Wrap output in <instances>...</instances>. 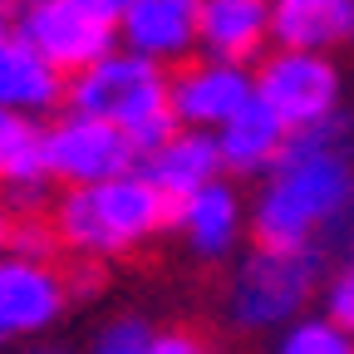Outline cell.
<instances>
[{"instance_id":"cell-1","label":"cell","mask_w":354,"mask_h":354,"mask_svg":"<svg viewBox=\"0 0 354 354\" xmlns=\"http://www.w3.org/2000/svg\"><path fill=\"white\" fill-rule=\"evenodd\" d=\"M344 118H330L325 128L295 133L281 162L271 167V187L261 192L251 216V241L261 256H300L315 251V236L325 221H335L354 202V167L344 158Z\"/></svg>"},{"instance_id":"cell-2","label":"cell","mask_w":354,"mask_h":354,"mask_svg":"<svg viewBox=\"0 0 354 354\" xmlns=\"http://www.w3.org/2000/svg\"><path fill=\"white\" fill-rule=\"evenodd\" d=\"M172 202L148 183L143 172H123L99 187H69L50 207V227L64 246V256H128L158 232L172 227Z\"/></svg>"},{"instance_id":"cell-3","label":"cell","mask_w":354,"mask_h":354,"mask_svg":"<svg viewBox=\"0 0 354 354\" xmlns=\"http://www.w3.org/2000/svg\"><path fill=\"white\" fill-rule=\"evenodd\" d=\"M64 104L79 118L113 123L138 158H153L167 138H177L167 74L138 55H109L104 64L74 74L64 84Z\"/></svg>"},{"instance_id":"cell-4","label":"cell","mask_w":354,"mask_h":354,"mask_svg":"<svg viewBox=\"0 0 354 354\" xmlns=\"http://www.w3.org/2000/svg\"><path fill=\"white\" fill-rule=\"evenodd\" d=\"M123 6L113 0H35L15 10V39L44 55L59 74H84L113 55Z\"/></svg>"},{"instance_id":"cell-5","label":"cell","mask_w":354,"mask_h":354,"mask_svg":"<svg viewBox=\"0 0 354 354\" xmlns=\"http://www.w3.org/2000/svg\"><path fill=\"white\" fill-rule=\"evenodd\" d=\"M320 286V251L300 256H261L251 251L227 286V315L241 330H271L290 320Z\"/></svg>"},{"instance_id":"cell-6","label":"cell","mask_w":354,"mask_h":354,"mask_svg":"<svg viewBox=\"0 0 354 354\" xmlns=\"http://www.w3.org/2000/svg\"><path fill=\"white\" fill-rule=\"evenodd\" d=\"M256 99L271 109L290 133H310L325 128L330 118H339V69L325 55H295V50H276L261 59L256 74Z\"/></svg>"},{"instance_id":"cell-7","label":"cell","mask_w":354,"mask_h":354,"mask_svg":"<svg viewBox=\"0 0 354 354\" xmlns=\"http://www.w3.org/2000/svg\"><path fill=\"white\" fill-rule=\"evenodd\" d=\"M44 162H50V177H59L69 187H99L123 177L138 162V153L113 123L69 113L44 133Z\"/></svg>"},{"instance_id":"cell-8","label":"cell","mask_w":354,"mask_h":354,"mask_svg":"<svg viewBox=\"0 0 354 354\" xmlns=\"http://www.w3.org/2000/svg\"><path fill=\"white\" fill-rule=\"evenodd\" d=\"M69 305V286L59 261H20V256H0V344L25 339L50 330Z\"/></svg>"},{"instance_id":"cell-9","label":"cell","mask_w":354,"mask_h":354,"mask_svg":"<svg viewBox=\"0 0 354 354\" xmlns=\"http://www.w3.org/2000/svg\"><path fill=\"white\" fill-rule=\"evenodd\" d=\"M172 113L177 123H187V128H207V123H232L251 99H256V79L246 69H232V64H183L172 79Z\"/></svg>"},{"instance_id":"cell-10","label":"cell","mask_w":354,"mask_h":354,"mask_svg":"<svg viewBox=\"0 0 354 354\" xmlns=\"http://www.w3.org/2000/svg\"><path fill=\"white\" fill-rule=\"evenodd\" d=\"M118 35L128 55L162 69L167 59H183L197 44V6L192 0H133V6H123Z\"/></svg>"},{"instance_id":"cell-11","label":"cell","mask_w":354,"mask_h":354,"mask_svg":"<svg viewBox=\"0 0 354 354\" xmlns=\"http://www.w3.org/2000/svg\"><path fill=\"white\" fill-rule=\"evenodd\" d=\"M197 39L212 50V64L246 69L266 55L271 39V6L256 0H202L197 6Z\"/></svg>"},{"instance_id":"cell-12","label":"cell","mask_w":354,"mask_h":354,"mask_svg":"<svg viewBox=\"0 0 354 354\" xmlns=\"http://www.w3.org/2000/svg\"><path fill=\"white\" fill-rule=\"evenodd\" d=\"M216 172H221L216 138H212V133H197V128L177 133V138H167L153 158H143V177L172 207H183L187 197H197L202 187H212Z\"/></svg>"},{"instance_id":"cell-13","label":"cell","mask_w":354,"mask_h":354,"mask_svg":"<svg viewBox=\"0 0 354 354\" xmlns=\"http://www.w3.org/2000/svg\"><path fill=\"white\" fill-rule=\"evenodd\" d=\"M271 39L295 55H320L325 44L354 39V6L349 0H276Z\"/></svg>"},{"instance_id":"cell-14","label":"cell","mask_w":354,"mask_h":354,"mask_svg":"<svg viewBox=\"0 0 354 354\" xmlns=\"http://www.w3.org/2000/svg\"><path fill=\"white\" fill-rule=\"evenodd\" d=\"M290 143V128L266 109L261 99H251L232 123H221L216 133V153H221V167H232V172H261V167H276L281 153Z\"/></svg>"},{"instance_id":"cell-15","label":"cell","mask_w":354,"mask_h":354,"mask_svg":"<svg viewBox=\"0 0 354 354\" xmlns=\"http://www.w3.org/2000/svg\"><path fill=\"white\" fill-rule=\"evenodd\" d=\"M172 227L183 232L192 256L216 261V256H227L236 246V236H241V202H236V192L227 183H212V187H202L197 197H187L172 212Z\"/></svg>"},{"instance_id":"cell-16","label":"cell","mask_w":354,"mask_h":354,"mask_svg":"<svg viewBox=\"0 0 354 354\" xmlns=\"http://www.w3.org/2000/svg\"><path fill=\"white\" fill-rule=\"evenodd\" d=\"M55 104H64V74L35 55L25 39H10L0 50V109L6 113H50Z\"/></svg>"},{"instance_id":"cell-17","label":"cell","mask_w":354,"mask_h":354,"mask_svg":"<svg viewBox=\"0 0 354 354\" xmlns=\"http://www.w3.org/2000/svg\"><path fill=\"white\" fill-rule=\"evenodd\" d=\"M276 354H354V335H344L330 320H300L281 335Z\"/></svg>"},{"instance_id":"cell-18","label":"cell","mask_w":354,"mask_h":354,"mask_svg":"<svg viewBox=\"0 0 354 354\" xmlns=\"http://www.w3.org/2000/svg\"><path fill=\"white\" fill-rule=\"evenodd\" d=\"M148 354H216V344L197 325H162V330H153Z\"/></svg>"},{"instance_id":"cell-19","label":"cell","mask_w":354,"mask_h":354,"mask_svg":"<svg viewBox=\"0 0 354 354\" xmlns=\"http://www.w3.org/2000/svg\"><path fill=\"white\" fill-rule=\"evenodd\" d=\"M325 320L339 325L344 335H354V251H349V266L330 281L325 290Z\"/></svg>"},{"instance_id":"cell-20","label":"cell","mask_w":354,"mask_h":354,"mask_svg":"<svg viewBox=\"0 0 354 354\" xmlns=\"http://www.w3.org/2000/svg\"><path fill=\"white\" fill-rule=\"evenodd\" d=\"M148 339H153V330L143 320H113L94 339V354H148Z\"/></svg>"},{"instance_id":"cell-21","label":"cell","mask_w":354,"mask_h":354,"mask_svg":"<svg viewBox=\"0 0 354 354\" xmlns=\"http://www.w3.org/2000/svg\"><path fill=\"white\" fill-rule=\"evenodd\" d=\"M10 20H15V10H6V6H0V50H6V44L15 39V25H10Z\"/></svg>"},{"instance_id":"cell-22","label":"cell","mask_w":354,"mask_h":354,"mask_svg":"<svg viewBox=\"0 0 354 354\" xmlns=\"http://www.w3.org/2000/svg\"><path fill=\"white\" fill-rule=\"evenodd\" d=\"M0 256H10V212L0 207Z\"/></svg>"},{"instance_id":"cell-23","label":"cell","mask_w":354,"mask_h":354,"mask_svg":"<svg viewBox=\"0 0 354 354\" xmlns=\"http://www.w3.org/2000/svg\"><path fill=\"white\" fill-rule=\"evenodd\" d=\"M15 123H20V118H15V113H6V109H0V143H6V133H10V128H15Z\"/></svg>"},{"instance_id":"cell-24","label":"cell","mask_w":354,"mask_h":354,"mask_svg":"<svg viewBox=\"0 0 354 354\" xmlns=\"http://www.w3.org/2000/svg\"><path fill=\"white\" fill-rule=\"evenodd\" d=\"M30 354H64V349H30Z\"/></svg>"}]
</instances>
